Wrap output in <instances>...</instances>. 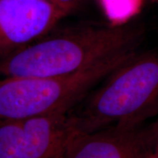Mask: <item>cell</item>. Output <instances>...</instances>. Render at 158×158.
<instances>
[{"label": "cell", "mask_w": 158, "mask_h": 158, "mask_svg": "<svg viewBox=\"0 0 158 158\" xmlns=\"http://www.w3.org/2000/svg\"><path fill=\"white\" fill-rule=\"evenodd\" d=\"M135 51L121 54L78 72L56 77H14L0 81V120H23L69 112Z\"/></svg>", "instance_id": "3957f363"}, {"label": "cell", "mask_w": 158, "mask_h": 158, "mask_svg": "<svg viewBox=\"0 0 158 158\" xmlns=\"http://www.w3.org/2000/svg\"><path fill=\"white\" fill-rule=\"evenodd\" d=\"M155 140V124L74 132L59 158H147Z\"/></svg>", "instance_id": "277c9868"}, {"label": "cell", "mask_w": 158, "mask_h": 158, "mask_svg": "<svg viewBox=\"0 0 158 158\" xmlns=\"http://www.w3.org/2000/svg\"><path fill=\"white\" fill-rule=\"evenodd\" d=\"M155 128H156V140H155L154 147L158 148V122L155 124Z\"/></svg>", "instance_id": "30bf717a"}, {"label": "cell", "mask_w": 158, "mask_h": 158, "mask_svg": "<svg viewBox=\"0 0 158 158\" xmlns=\"http://www.w3.org/2000/svg\"><path fill=\"white\" fill-rule=\"evenodd\" d=\"M48 1L51 2L57 7L61 8L69 14L77 6L79 0H48Z\"/></svg>", "instance_id": "ba28073f"}, {"label": "cell", "mask_w": 158, "mask_h": 158, "mask_svg": "<svg viewBox=\"0 0 158 158\" xmlns=\"http://www.w3.org/2000/svg\"><path fill=\"white\" fill-rule=\"evenodd\" d=\"M158 114V51L135 53L77 103L69 117L74 132L138 127Z\"/></svg>", "instance_id": "6da1fadb"}, {"label": "cell", "mask_w": 158, "mask_h": 158, "mask_svg": "<svg viewBox=\"0 0 158 158\" xmlns=\"http://www.w3.org/2000/svg\"><path fill=\"white\" fill-rule=\"evenodd\" d=\"M147 158H158V148L153 147V149L151 150V152L149 153Z\"/></svg>", "instance_id": "9c48e42d"}, {"label": "cell", "mask_w": 158, "mask_h": 158, "mask_svg": "<svg viewBox=\"0 0 158 158\" xmlns=\"http://www.w3.org/2000/svg\"><path fill=\"white\" fill-rule=\"evenodd\" d=\"M23 158H59L74 130L69 112L21 120Z\"/></svg>", "instance_id": "8992f818"}, {"label": "cell", "mask_w": 158, "mask_h": 158, "mask_svg": "<svg viewBox=\"0 0 158 158\" xmlns=\"http://www.w3.org/2000/svg\"><path fill=\"white\" fill-rule=\"evenodd\" d=\"M141 29L121 24L71 30L21 48L0 64L6 77H56L78 72L135 51Z\"/></svg>", "instance_id": "7a4b0ae2"}, {"label": "cell", "mask_w": 158, "mask_h": 158, "mask_svg": "<svg viewBox=\"0 0 158 158\" xmlns=\"http://www.w3.org/2000/svg\"><path fill=\"white\" fill-rule=\"evenodd\" d=\"M0 158H23L21 120H0Z\"/></svg>", "instance_id": "52a82bcc"}, {"label": "cell", "mask_w": 158, "mask_h": 158, "mask_svg": "<svg viewBox=\"0 0 158 158\" xmlns=\"http://www.w3.org/2000/svg\"><path fill=\"white\" fill-rule=\"evenodd\" d=\"M67 14L48 0H0V48L27 46Z\"/></svg>", "instance_id": "5b68a950"}]
</instances>
